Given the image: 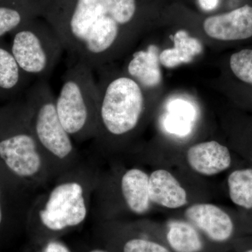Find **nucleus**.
Segmentation results:
<instances>
[{"instance_id":"nucleus-3","label":"nucleus","mask_w":252,"mask_h":252,"mask_svg":"<svg viewBox=\"0 0 252 252\" xmlns=\"http://www.w3.org/2000/svg\"><path fill=\"white\" fill-rule=\"evenodd\" d=\"M0 167L36 191L54 181L32 130L26 102L0 109Z\"/></svg>"},{"instance_id":"nucleus-14","label":"nucleus","mask_w":252,"mask_h":252,"mask_svg":"<svg viewBox=\"0 0 252 252\" xmlns=\"http://www.w3.org/2000/svg\"><path fill=\"white\" fill-rule=\"evenodd\" d=\"M151 203L164 208L176 210L188 203L187 190L171 172L158 169L149 175Z\"/></svg>"},{"instance_id":"nucleus-4","label":"nucleus","mask_w":252,"mask_h":252,"mask_svg":"<svg viewBox=\"0 0 252 252\" xmlns=\"http://www.w3.org/2000/svg\"><path fill=\"white\" fill-rule=\"evenodd\" d=\"M99 78L97 129L93 140L94 147L104 152L137 128L144 97L140 84L128 75Z\"/></svg>"},{"instance_id":"nucleus-11","label":"nucleus","mask_w":252,"mask_h":252,"mask_svg":"<svg viewBox=\"0 0 252 252\" xmlns=\"http://www.w3.org/2000/svg\"><path fill=\"white\" fill-rule=\"evenodd\" d=\"M185 217L215 249L229 242L234 235L231 217L215 204H193L186 209Z\"/></svg>"},{"instance_id":"nucleus-24","label":"nucleus","mask_w":252,"mask_h":252,"mask_svg":"<svg viewBox=\"0 0 252 252\" xmlns=\"http://www.w3.org/2000/svg\"><path fill=\"white\" fill-rule=\"evenodd\" d=\"M220 0H198L199 5L205 11H212L218 6Z\"/></svg>"},{"instance_id":"nucleus-13","label":"nucleus","mask_w":252,"mask_h":252,"mask_svg":"<svg viewBox=\"0 0 252 252\" xmlns=\"http://www.w3.org/2000/svg\"><path fill=\"white\" fill-rule=\"evenodd\" d=\"M187 161L194 172L212 177L229 168L231 155L225 146L212 140L190 147L187 152Z\"/></svg>"},{"instance_id":"nucleus-20","label":"nucleus","mask_w":252,"mask_h":252,"mask_svg":"<svg viewBox=\"0 0 252 252\" xmlns=\"http://www.w3.org/2000/svg\"><path fill=\"white\" fill-rule=\"evenodd\" d=\"M230 200L237 206L246 210L252 209V169L232 172L228 177Z\"/></svg>"},{"instance_id":"nucleus-5","label":"nucleus","mask_w":252,"mask_h":252,"mask_svg":"<svg viewBox=\"0 0 252 252\" xmlns=\"http://www.w3.org/2000/svg\"><path fill=\"white\" fill-rule=\"evenodd\" d=\"M32 130L54 180L81 161L71 136L60 120L55 96L46 79L36 80L26 101Z\"/></svg>"},{"instance_id":"nucleus-23","label":"nucleus","mask_w":252,"mask_h":252,"mask_svg":"<svg viewBox=\"0 0 252 252\" xmlns=\"http://www.w3.org/2000/svg\"><path fill=\"white\" fill-rule=\"evenodd\" d=\"M34 252H72L60 239L48 240L44 243L32 245Z\"/></svg>"},{"instance_id":"nucleus-22","label":"nucleus","mask_w":252,"mask_h":252,"mask_svg":"<svg viewBox=\"0 0 252 252\" xmlns=\"http://www.w3.org/2000/svg\"><path fill=\"white\" fill-rule=\"evenodd\" d=\"M170 117L167 119V127L172 132H185L194 114L193 107L182 99H176L170 104Z\"/></svg>"},{"instance_id":"nucleus-18","label":"nucleus","mask_w":252,"mask_h":252,"mask_svg":"<svg viewBox=\"0 0 252 252\" xmlns=\"http://www.w3.org/2000/svg\"><path fill=\"white\" fill-rule=\"evenodd\" d=\"M29 79L20 67L11 49L0 43V97L16 94Z\"/></svg>"},{"instance_id":"nucleus-15","label":"nucleus","mask_w":252,"mask_h":252,"mask_svg":"<svg viewBox=\"0 0 252 252\" xmlns=\"http://www.w3.org/2000/svg\"><path fill=\"white\" fill-rule=\"evenodd\" d=\"M162 239L172 252H215L216 250L186 220H170Z\"/></svg>"},{"instance_id":"nucleus-10","label":"nucleus","mask_w":252,"mask_h":252,"mask_svg":"<svg viewBox=\"0 0 252 252\" xmlns=\"http://www.w3.org/2000/svg\"><path fill=\"white\" fill-rule=\"evenodd\" d=\"M96 232L101 244L112 252H172L161 238L115 220L97 222Z\"/></svg>"},{"instance_id":"nucleus-6","label":"nucleus","mask_w":252,"mask_h":252,"mask_svg":"<svg viewBox=\"0 0 252 252\" xmlns=\"http://www.w3.org/2000/svg\"><path fill=\"white\" fill-rule=\"evenodd\" d=\"M94 71L77 61L64 73L62 86L55 97L61 124L72 140H94L97 129L98 89Z\"/></svg>"},{"instance_id":"nucleus-16","label":"nucleus","mask_w":252,"mask_h":252,"mask_svg":"<svg viewBox=\"0 0 252 252\" xmlns=\"http://www.w3.org/2000/svg\"><path fill=\"white\" fill-rule=\"evenodd\" d=\"M45 0L0 1V38L33 18L42 16Z\"/></svg>"},{"instance_id":"nucleus-1","label":"nucleus","mask_w":252,"mask_h":252,"mask_svg":"<svg viewBox=\"0 0 252 252\" xmlns=\"http://www.w3.org/2000/svg\"><path fill=\"white\" fill-rule=\"evenodd\" d=\"M137 11V0H45L42 17L64 50L94 71L112 56Z\"/></svg>"},{"instance_id":"nucleus-26","label":"nucleus","mask_w":252,"mask_h":252,"mask_svg":"<svg viewBox=\"0 0 252 252\" xmlns=\"http://www.w3.org/2000/svg\"><path fill=\"white\" fill-rule=\"evenodd\" d=\"M243 252H252V248L248 249V250H245Z\"/></svg>"},{"instance_id":"nucleus-21","label":"nucleus","mask_w":252,"mask_h":252,"mask_svg":"<svg viewBox=\"0 0 252 252\" xmlns=\"http://www.w3.org/2000/svg\"><path fill=\"white\" fill-rule=\"evenodd\" d=\"M229 67L238 80L252 87V49L233 53L230 57Z\"/></svg>"},{"instance_id":"nucleus-12","label":"nucleus","mask_w":252,"mask_h":252,"mask_svg":"<svg viewBox=\"0 0 252 252\" xmlns=\"http://www.w3.org/2000/svg\"><path fill=\"white\" fill-rule=\"evenodd\" d=\"M205 33L222 41L248 40L252 38V6L246 4L225 14L206 18Z\"/></svg>"},{"instance_id":"nucleus-25","label":"nucleus","mask_w":252,"mask_h":252,"mask_svg":"<svg viewBox=\"0 0 252 252\" xmlns=\"http://www.w3.org/2000/svg\"><path fill=\"white\" fill-rule=\"evenodd\" d=\"M79 252H112L101 244L99 245H91L81 248Z\"/></svg>"},{"instance_id":"nucleus-2","label":"nucleus","mask_w":252,"mask_h":252,"mask_svg":"<svg viewBox=\"0 0 252 252\" xmlns=\"http://www.w3.org/2000/svg\"><path fill=\"white\" fill-rule=\"evenodd\" d=\"M100 171L94 162L81 160L38 193L28 216L26 233L31 245L60 239L85 223Z\"/></svg>"},{"instance_id":"nucleus-7","label":"nucleus","mask_w":252,"mask_h":252,"mask_svg":"<svg viewBox=\"0 0 252 252\" xmlns=\"http://www.w3.org/2000/svg\"><path fill=\"white\" fill-rule=\"evenodd\" d=\"M149 180V174L139 167L126 169L119 175L100 172L91 208L94 220H112L119 210L136 216L145 215L152 205Z\"/></svg>"},{"instance_id":"nucleus-9","label":"nucleus","mask_w":252,"mask_h":252,"mask_svg":"<svg viewBox=\"0 0 252 252\" xmlns=\"http://www.w3.org/2000/svg\"><path fill=\"white\" fill-rule=\"evenodd\" d=\"M36 192L21 185L0 167V248L18 233L26 232Z\"/></svg>"},{"instance_id":"nucleus-28","label":"nucleus","mask_w":252,"mask_h":252,"mask_svg":"<svg viewBox=\"0 0 252 252\" xmlns=\"http://www.w3.org/2000/svg\"><path fill=\"white\" fill-rule=\"evenodd\" d=\"M251 102L252 104V92L251 93Z\"/></svg>"},{"instance_id":"nucleus-8","label":"nucleus","mask_w":252,"mask_h":252,"mask_svg":"<svg viewBox=\"0 0 252 252\" xmlns=\"http://www.w3.org/2000/svg\"><path fill=\"white\" fill-rule=\"evenodd\" d=\"M41 17V16H40ZM11 53L30 78L46 79L59 63L64 46L44 18H33L12 32Z\"/></svg>"},{"instance_id":"nucleus-19","label":"nucleus","mask_w":252,"mask_h":252,"mask_svg":"<svg viewBox=\"0 0 252 252\" xmlns=\"http://www.w3.org/2000/svg\"><path fill=\"white\" fill-rule=\"evenodd\" d=\"M173 41V48L165 49L159 55V61L164 67H175L183 63L191 62L203 50L200 41L189 36L186 31L177 32Z\"/></svg>"},{"instance_id":"nucleus-17","label":"nucleus","mask_w":252,"mask_h":252,"mask_svg":"<svg viewBox=\"0 0 252 252\" xmlns=\"http://www.w3.org/2000/svg\"><path fill=\"white\" fill-rule=\"evenodd\" d=\"M158 52L157 46L151 44L147 49L135 51L127 63V75L137 81L140 86L153 88L161 81Z\"/></svg>"},{"instance_id":"nucleus-27","label":"nucleus","mask_w":252,"mask_h":252,"mask_svg":"<svg viewBox=\"0 0 252 252\" xmlns=\"http://www.w3.org/2000/svg\"><path fill=\"white\" fill-rule=\"evenodd\" d=\"M10 1V0H0V1Z\"/></svg>"}]
</instances>
